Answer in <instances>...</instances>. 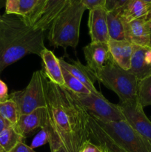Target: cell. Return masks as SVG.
Segmentation results:
<instances>
[{
    "instance_id": "7",
    "label": "cell",
    "mask_w": 151,
    "mask_h": 152,
    "mask_svg": "<svg viewBox=\"0 0 151 152\" xmlns=\"http://www.w3.org/2000/svg\"><path fill=\"white\" fill-rule=\"evenodd\" d=\"M70 94L89 114L99 120L107 121L125 120L118 104L112 103L103 95H96L93 93L88 94H77L70 92Z\"/></svg>"
},
{
    "instance_id": "12",
    "label": "cell",
    "mask_w": 151,
    "mask_h": 152,
    "mask_svg": "<svg viewBox=\"0 0 151 152\" xmlns=\"http://www.w3.org/2000/svg\"><path fill=\"white\" fill-rule=\"evenodd\" d=\"M70 1L73 0H46L31 26L44 31L48 30L55 18Z\"/></svg>"
},
{
    "instance_id": "32",
    "label": "cell",
    "mask_w": 151,
    "mask_h": 152,
    "mask_svg": "<svg viewBox=\"0 0 151 152\" xmlns=\"http://www.w3.org/2000/svg\"><path fill=\"white\" fill-rule=\"evenodd\" d=\"M144 60H145V62L147 63V65H149L150 67H151V48H148L147 49L146 52H145Z\"/></svg>"
},
{
    "instance_id": "40",
    "label": "cell",
    "mask_w": 151,
    "mask_h": 152,
    "mask_svg": "<svg viewBox=\"0 0 151 152\" xmlns=\"http://www.w3.org/2000/svg\"><path fill=\"white\" fill-rule=\"evenodd\" d=\"M150 48H151V31H150Z\"/></svg>"
},
{
    "instance_id": "24",
    "label": "cell",
    "mask_w": 151,
    "mask_h": 152,
    "mask_svg": "<svg viewBox=\"0 0 151 152\" xmlns=\"http://www.w3.org/2000/svg\"><path fill=\"white\" fill-rule=\"evenodd\" d=\"M137 99L143 108L151 105V74L139 80Z\"/></svg>"
},
{
    "instance_id": "2",
    "label": "cell",
    "mask_w": 151,
    "mask_h": 152,
    "mask_svg": "<svg viewBox=\"0 0 151 152\" xmlns=\"http://www.w3.org/2000/svg\"><path fill=\"white\" fill-rule=\"evenodd\" d=\"M44 32L35 29L18 15L0 17V74L7 67L29 54L41 56L44 45Z\"/></svg>"
},
{
    "instance_id": "13",
    "label": "cell",
    "mask_w": 151,
    "mask_h": 152,
    "mask_svg": "<svg viewBox=\"0 0 151 152\" xmlns=\"http://www.w3.org/2000/svg\"><path fill=\"white\" fill-rule=\"evenodd\" d=\"M126 40L135 45L150 48V31L144 18L124 23Z\"/></svg>"
},
{
    "instance_id": "27",
    "label": "cell",
    "mask_w": 151,
    "mask_h": 152,
    "mask_svg": "<svg viewBox=\"0 0 151 152\" xmlns=\"http://www.w3.org/2000/svg\"><path fill=\"white\" fill-rule=\"evenodd\" d=\"M78 152H107L101 145L91 140H87L82 144Z\"/></svg>"
},
{
    "instance_id": "34",
    "label": "cell",
    "mask_w": 151,
    "mask_h": 152,
    "mask_svg": "<svg viewBox=\"0 0 151 152\" xmlns=\"http://www.w3.org/2000/svg\"><path fill=\"white\" fill-rule=\"evenodd\" d=\"M144 19H145V20H146L147 22H150V21H151V4L150 5L148 13H147V16L144 17Z\"/></svg>"
},
{
    "instance_id": "19",
    "label": "cell",
    "mask_w": 151,
    "mask_h": 152,
    "mask_svg": "<svg viewBox=\"0 0 151 152\" xmlns=\"http://www.w3.org/2000/svg\"><path fill=\"white\" fill-rule=\"evenodd\" d=\"M148 48L135 45L130 62V68L128 70L139 80L151 74V67L147 65L144 60V54Z\"/></svg>"
},
{
    "instance_id": "28",
    "label": "cell",
    "mask_w": 151,
    "mask_h": 152,
    "mask_svg": "<svg viewBox=\"0 0 151 152\" xmlns=\"http://www.w3.org/2000/svg\"><path fill=\"white\" fill-rule=\"evenodd\" d=\"M86 10H91L97 7H105L106 0H80Z\"/></svg>"
},
{
    "instance_id": "4",
    "label": "cell",
    "mask_w": 151,
    "mask_h": 152,
    "mask_svg": "<svg viewBox=\"0 0 151 152\" xmlns=\"http://www.w3.org/2000/svg\"><path fill=\"white\" fill-rule=\"evenodd\" d=\"M96 78L115 93L120 102L137 99L139 80L129 71L118 66L114 61L99 71Z\"/></svg>"
},
{
    "instance_id": "6",
    "label": "cell",
    "mask_w": 151,
    "mask_h": 152,
    "mask_svg": "<svg viewBox=\"0 0 151 152\" xmlns=\"http://www.w3.org/2000/svg\"><path fill=\"white\" fill-rule=\"evenodd\" d=\"M47 80L42 70L36 71L25 89L10 94L9 99L16 102L20 115L47 107Z\"/></svg>"
},
{
    "instance_id": "37",
    "label": "cell",
    "mask_w": 151,
    "mask_h": 152,
    "mask_svg": "<svg viewBox=\"0 0 151 152\" xmlns=\"http://www.w3.org/2000/svg\"><path fill=\"white\" fill-rule=\"evenodd\" d=\"M142 1H144V2H146V3H147V4H151V0H142Z\"/></svg>"
},
{
    "instance_id": "25",
    "label": "cell",
    "mask_w": 151,
    "mask_h": 152,
    "mask_svg": "<svg viewBox=\"0 0 151 152\" xmlns=\"http://www.w3.org/2000/svg\"><path fill=\"white\" fill-rule=\"evenodd\" d=\"M62 68L64 81H65V85L63 87L66 88L72 93L77 94H88L91 93L87 88V87L84 84H82L78 79L70 74L66 69L62 67Z\"/></svg>"
},
{
    "instance_id": "20",
    "label": "cell",
    "mask_w": 151,
    "mask_h": 152,
    "mask_svg": "<svg viewBox=\"0 0 151 152\" xmlns=\"http://www.w3.org/2000/svg\"><path fill=\"white\" fill-rule=\"evenodd\" d=\"M38 0H6L5 13L26 18L32 13Z\"/></svg>"
},
{
    "instance_id": "29",
    "label": "cell",
    "mask_w": 151,
    "mask_h": 152,
    "mask_svg": "<svg viewBox=\"0 0 151 152\" xmlns=\"http://www.w3.org/2000/svg\"><path fill=\"white\" fill-rule=\"evenodd\" d=\"M127 1L128 0H106L105 8L107 11L116 10L124 5V3Z\"/></svg>"
},
{
    "instance_id": "5",
    "label": "cell",
    "mask_w": 151,
    "mask_h": 152,
    "mask_svg": "<svg viewBox=\"0 0 151 152\" xmlns=\"http://www.w3.org/2000/svg\"><path fill=\"white\" fill-rule=\"evenodd\" d=\"M92 117L103 132L127 152H151V144L126 120L107 121Z\"/></svg>"
},
{
    "instance_id": "18",
    "label": "cell",
    "mask_w": 151,
    "mask_h": 152,
    "mask_svg": "<svg viewBox=\"0 0 151 152\" xmlns=\"http://www.w3.org/2000/svg\"><path fill=\"white\" fill-rule=\"evenodd\" d=\"M89 130L90 140L101 145L108 152H127L115 144L96 123L93 117L90 114L89 117Z\"/></svg>"
},
{
    "instance_id": "30",
    "label": "cell",
    "mask_w": 151,
    "mask_h": 152,
    "mask_svg": "<svg viewBox=\"0 0 151 152\" xmlns=\"http://www.w3.org/2000/svg\"><path fill=\"white\" fill-rule=\"evenodd\" d=\"M8 88L5 83L0 80V102H4L9 99Z\"/></svg>"
},
{
    "instance_id": "8",
    "label": "cell",
    "mask_w": 151,
    "mask_h": 152,
    "mask_svg": "<svg viewBox=\"0 0 151 152\" xmlns=\"http://www.w3.org/2000/svg\"><path fill=\"white\" fill-rule=\"evenodd\" d=\"M118 106L128 124L151 144V120L147 117L138 99L120 102Z\"/></svg>"
},
{
    "instance_id": "3",
    "label": "cell",
    "mask_w": 151,
    "mask_h": 152,
    "mask_svg": "<svg viewBox=\"0 0 151 152\" xmlns=\"http://www.w3.org/2000/svg\"><path fill=\"white\" fill-rule=\"evenodd\" d=\"M85 10L80 0L69 1L49 28V44L55 48H76L79 40L80 25Z\"/></svg>"
},
{
    "instance_id": "26",
    "label": "cell",
    "mask_w": 151,
    "mask_h": 152,
    "mask_svg": "<svg viewBox=\"0 0 151 152\" xmlns=\"http://www.w3.org/2000/svg\"><path fill=\"white\" fill-rule=\"evenodd\" d=\"M46 143H48V134L44 129H41L36 136L33 138L30 147L32 148H38Z\"/></svg>"
},
{
    "instance_id": "1",
    "label": "cell",
    "mask_w": 151,
    "mask_h": 152,
    "mask_svg": "<svg viewBox=\"0 0 151 152\" xmlns=\"http://www.w3.org/2000/svg\"><path fill=\"white\" fill-rule=\"evenodd\" d=\"M48 80V79H47ZM47 123L50 151L63 146L68 152H78L90 140L89 113L74 99L70 92L47 80Z\"/></svg>"
},
{
    "instance_id": "31",
    "label": "cell",
    "mask_w": 151,
    "mask_h": 152,
    "mask_svg": "<svg viewBox=\"0 0 151 152\" xmlns=\"http://www.w3.org/2000/svg\"><path fill=\"white\" fill-rule=\"evenodd\" d=\"M10 152H36L33 148L28 146L25 142H21L18 143Z\"/></svg>"
},
{
    "instance_id": "10",
    "label": "cell",
    "mask_w": 151,
    "mask_h": 152,
    "mask_svg": "<svg viewBox=\"0 0 151 152\" xmlns=\"http://www.w3.org/2000/svg\"><path fill=\"white\" fill-rule=\"evenodd\" d=\"M89 11L87 24L91 42H108L107 10L105 7H97Z\"/></svg>"
},
{
    "instance_id": "16",
    "label": "cell",
    "mask_w": 151,
    "mask_h": 152,
    "mask_svg": "<svg viewBox=\"0 0 151 152\" xmlns=\"http://www.w3.org/2000/svg\"><path fill=\"white\" fill-rule=\"evenodd\" d=\"M107 43L114 62L121 68L128 71L134 45L127 40L110 39Z\"/></svg>"
},
{
    "instance_id": "41",
    "label": "cell",
    "mask_w": 151,
    "mask_h": 152,
    "mask_svg": "<svg viewBox=\"0 0 151 152\" xmlns=\"http://www.w3.org/2000/svg\"><path fill=\"white\" fill-rule=\"evenodd\" d=\"M105 150H106V149H105ZM106 151H107V152H108L107 151V150H106Z\"/></svg>"
},
{
    "instance_id": "15",
    "label": "cell",
    "mask_w": 151,
    "mask_h": 152,
    "mask_svg": "<svg viewBox=\"0 0 151 152\" xmlns=\"http://www.w3.org/2000/svg\"><path fill=\"white\" fill-rule=\"evenodd\" d=\"M43 62V72L49 81L59 86H64L63 74L59 58L56 57L53 51L45 48L41 53Z\"/></svg>"
},
{
    "instance_id": "35",
    "label": "cell",
    "mask_w": 151,
    "mask_h": 152,
    "mask_svg": "<svg viewBox=\"0 0 151 152\" xmlns=\"http://www.w3.org/2000/svg\"><path fill=\"white\" fill-rule=\"evenodd\" d=\"M51 152H68V151H67V150L65 149L63 146H60L58 148H56V149L53 150V151H51Z\"/></svg>"
},
{
    "instance_id": "14",
    "label": "cell",
    "mask_w": 151,
    "mask_h": 152,
    "mask_svg": "<svg viewBox=\"0 0 151 152\" xmlns=\"http://www.w3.org/2000/svg\"><path fill=\"white\" fill-rule=\"evenodd\" d=\"M59 61H60L61 66L66 69L73 77L78 79L82 84H84L87 87V88L91 93L96 95H102V94L95 87V82L97 80L96 76L87 65L85 66V65H82L79 62V60H73L72 63H70V62L64 60V59L62 58H60Z\"/></svg>"
},
{
    "instance_id": "23",
    "label": "cell",
    "mask_w": 151,
    "mask_h": 152,
    "mask_svg": "<svg viewBox=\"0 0 151 152\" xmlns=\"http://www.w3.org/2000/svg\"><path fill=\"white\" fill-rule=\"evenodd\" d=\"M0 116L12 126H16L20 116L16 102L10 99L0 102Z\"/></svg>"
},
{
    "instance_id": "38",
    "label": "cell",
    "mask_w": 151,
    "mask_h": 152,
    "mask_svg": "<svg viewBox=\"0 0 151 152\" xmlns=\"http://www.w3.org/2000/svg\"><path fill=\"white\" fill-rule=\"evenodd\" d=\"M147 23H148V27H149L150 31H151V21H150V22H148Z\"/></svg>"
},
{
    "instance_id": "36",
    "label": "cell",
    "mask_w": 151,
    "mask_h": 152,
    "mask_svg": "<svg viewBox=\"0 0 151 152\" xmlns=\"http://www.w3.org/2000/svg\"><path fill=\"white\" fill-rule=\"evenodd\" d=\"M4 4V0H0V8L3 6Z\"/></svg>"
},
{
    "instance_id": "11",
    "label": "cell",
    "mask_w": 151,
    "mask_h": 152,
    "mask_svg": "<svg viewBox=\"0 0 151 152\" xmlns=\"http://www.w3.org/2000/svg\"><path fill=\"white\" fill-rule=\"evenodd\" d=\"M47 123V108H39L30 114L19 116L18 123L13 128L18 133L27 138L36 129H44Z\"/></svg>"
},
{
    "instance_id": "22",
    "label": "cell",
    "mask_w": 151,
    "mask_h": 152,
    "mask_svg": "<svg viewBox=\"0 0 151 152\" xmlns=\"http://www.w3.org/2000/svg\"><path fill=\"white\" fill-rule=\"evenodd\" d=\"M26 138L18 133L13 126H10L6 128L0 134V145L5 152H10L21 142H25Z\"/></svg>"
},
{
    "instance_id": "9",
    "label": "cell",
    "mask_w": 151,
    "mask_h": 152,
    "mask_svg": "<svg viewBox=\"0 0 151 152\" xmlns=\"http://www.w3.org/2000/svg\"><path fill=\"white\" fill-rule=\"evenodd\" d=\"M87 66L95 76L113 62L107 42H90L83 48Z\"/></svg>"
},
{
    "instance_id": "39",
    "label": "cell",
    "mask_w": 151,
    "mask_h": 152,
    "mask_svg": "<svg viewBox=\"0 0 151 152\" xmlns=\"http://www.w3.org/2000/svg\"><path fill=\"white\" fill-rule=\"evenodd\" d=\"M0 152H5V151L4 150V148H3L1 145H0Z\"/></svg>"
},
{
    "instance_id": "42",
    "label": "cell",
    "mask_w": 151,
    "mask_h": 152,
    "mask_svg": "<svg viewBox=\"0 0 151 152\" xmlns=\"http://www.w3.org/2000/svg\"><path fill=\"white\" fill-rule=\"evenodd\" d=\"M0 17H1V16H0Z\"/></svg>"
},
{
    "instance_id": "33",
    "label": "cell",
    "mask_w": 151,
    "mask_h": 152,
    "mask_svg": "<svg viewBox=\"0 0 151 152\" xmlns=\"http://www.w3.org/2000/svg\"><path fill=\"white\" fill-rule=\"evenodd\" d=\"M10 126H11V125L0 116V134L3 132V130H4L6 128Z\"/></svg>"
},
{
    "instance_id": "21",
    "label": "cell",
    "mask_w": 151,
    "mask_h": 152,
    "mask_svg": "<svg viewBox=\"0 0 151 152\" xmlns=\"http://www.w3.org/2000/svg\"><path fill=\"white\" fill-rule=\"evenodd\" d=\"M107 28L110 39L126 40L124 22L117 10L107 11Z\"/></svg>"
},
{
    "instance_id": "17",
    "label": "cell",
    "mask_w": 151,
    "mask_h": 152,
    "mask_svg": "<svg viewBox=\"0 0 151 152\" xmlns=\"http://www.w3.org/2000/svg\"><path fill=\"white\" fill-rule=\"evenodd\" d=\"M150 4L142 0H128L120 8L116 9L120 17L124 23H128L135 19L144 18L149 10Z\"/></svg>"
}]
</instances>
